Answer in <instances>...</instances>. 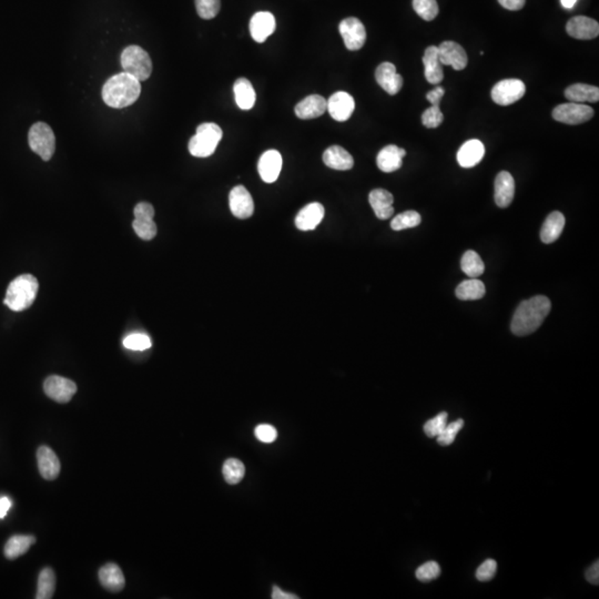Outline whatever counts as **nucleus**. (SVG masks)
Listing matches in <instances>:
<instances>
[{
    "label": "nucleus",
    "instance_id": "39",
    "mask_svg": "<svg viewBox=\"0 0 599 599\" xmlns=\"http://www.w3.org/2000/svg\"><path fill=\"white\" fill-rule=\"evenodd\" d=\"M198 15L202 19H212L219 14L221 8L220 0H194Z\"/></svg>",
    "mask_w": 599,
    "mask_h": 599
},
{
    "label": "nucleus",
    "instance_id": "30",
    "mask_svg": "<svg viewBox=\"0 0 599 599\" xmlns=\"http://www.w3.org/2000/svg\"><path fill=\"white\" fill-rule=\"evenodd\" d=\"M234 97L238 107L241 110H250L256 104V95L254 86L247 78H239L234 82Z\"/></svg>",
    "mask_w": 599,
    "mask_h": 599
},
{
    "label": "nucleus",
    "instance_id": "13",
    "mask_svg": "<svg viewBox=\"0 0 599 599\" xmlns=\"http://www.w3.org/2000/svg\"><path fill=\"white\" fill-rule=\"evenodd\" d=\"M229 205L231 212L238 219H248L254 214V199L243 186H236L231 190Z\"/></svg>",
    "mask_w": 599,
    "mask_h": 599
},
{
    "label": "nucleus",
    "instance_id": "11",
    "mask_svg": "<svg viewBox=\"0 0 599 599\" xmlns=\"http://www.w3.org/2000/svg\"><path fill=\"white\" fill-rule=\"evenodd\" d=\"M44 390L47 397L58 403H68L76 394V383L66 377L53 375L46 379Z\"/></svg>",
    "mask_w": 599,
    "mask_h": 599
},
{
    "label": "nucleus",
    "instance_id": "3",
    "mask_svg": "<svg viewBox=\"0 0 599 599\" xmlns=\"http://www.w3.org/2000/svg\"><path fill=\"white\" fill-rule=\"evenodd\" d=\"M39 285L34 276L23 274L10 282L3 303L15 312L30 307L36 300Z\"/></svg>",
    "mask_w": 599,
    "mask_h": 599
},
{
    "label": "nucleus",
    "instance_id": "25",
    "mask_svg": "<svg viewBox=\"0 0 599 599\" xmlns=\"http://www.w3.org/2000/svg\"><path fill=\"white\" fill-rule=\"evenodd\" d=\"M294 111L302 120L318 118L327 111V100L320 95H311L298 102Z\"/></svg>",
    "mask_w": 599,
    "mask_h": 599
},
{
    "label": "nucleus",
    "instance_id": "16",
    "mask_svg": "<svg viewBox=\"0 0 599 599\" xmlns=\"http://www.w3.org/2000/svg\"><path fill=\"white\" fill-rule=\"evenodd\" d=\"M283 159L278 150H267L260 158L258 171L262 180L267 183L276 182L282 170Z\"/></svg>",
    "mask_w": 599,
    "mask_h": 599
},
{
    "label": "nucleus",
    "instance_id": "35",
    "mask_svg": "<svg viewBox=\"0 0 599 599\" xmlns=\"http://www.w3.org/2000/svg\"><path fill=\"white\" fill-rule=\"evenodd\" d=\"M461 267L466 276L472 278H477L485 271V265L477 252L468 250L462 256Z\"/></svg>",
    "mask_w": 599,
    "mask_h": 599
},
{
    "label": "nucleus",
    "instance_id": "20",
    "mask_svg": "<svg viewBox=\"0 0 599 599\" xmlns=\"http://www.w3.org/2000/svg\"><path fill=\"white\" fill-rule=\"evenodd\" d=\"M406 151L395 144H388L384 146L377 158V164L381 171L391 173L399 170L403 164V158L406 157Z\"/></svg>",
    "mask_w": 599,
    "mask_h": 599
},
{
    "label": "nucleus",
    "instance_id": "47",
    "mask_svg": "<svg viewBox=\"0 0 599 599\" xmlns=\"http://www.w3.org/2000/svg\"><path fill=\"white\" fill-rule=\"evenodd\" d=\"M444 93V88L441 87V86H436L433 91H428V95H426V99L432 104V106H439Z\"/></svg>",
    "mask_w": 599,
    "mask_h": 599
},
{
    "label": "nucleus",
    "instance_id": "17",
    "mask_svg": "<svg viewBox=\"0 0 599 599\" xmlns=\"http://www.w3.org/2000/svg\"><path fill=\"white\" fill-rule=\"evenodd\" d=\"M566 31L569 36L575 39L589 40L596 38L599 35V25L596 20L585 16H577L571 18L567 25Z\"/></svg>",
    "mask_w": 599,
    "mask_h": 599
},
{
    "label": "nucleus",
    "instance_id": "6",
    "mask_svg": "<svg viewBox=\"0 0 599 599\" xmlns=\"http://www.w3.org/2000/svg\"><path fill=\"white\" fill-rule=\"evenodd\" d=\"M28 142L30 149L44 161L50 160L56 150L54 131L45 122H37L29 130Z\"/></svg>",
    "mask_w": 599,
    "mask_h": 599
},
{
    "label": "nucleus",
    "instance_id": "4",
    "mask_svg": "<svg viewBox=\"0 0 599 599\" xmlns=\"http://www.w3.org/2000/svg\"><path fill=\"white\" fill-rule=\"evenodd\" d=\"M222 135V129L217 124L206 122L200 124L197 133L189 141V151L193 157H210L217 149Z\"/></svg>",
    "mask_w": 599,
    "mask_h": 599
},
{
    "label": "nucleus",
    "instance_id": "26",
    "mask_svg": "<svg viewBox=\"0 0 599 599\" xmlns=\"http://www.w3.org/2000/svg\"><path fill=\"white\" fill-rule=\"evenodd\" d=\"M369 202L380 220H388L393 216V194L384 189H375L369 196Z\"/></svg>",
    "mask_w": 599,
    "mask_h": 599
},
{
    "label": "nucleus",
    "instance_id": "44",
    "mask_svg": "<svg viewBox=\"0 0 599 599\" xmlns=\"http://www.w3.org/2000/svg\"><path fill=\"white\" fill-rule=\"evenodd\" d=\"M443 120H444V115L441 111L439 106H432L428 108L422 115V124L430 129L439 127Z\"/></svg>",
    "mask_w": 599,
    "mask_h": 599
},
{
    "label": "nucleus",
    "instance_id": "10",
    "mask_svg": "<svg viewBox=\"0 0 599 599\" xmlns=\"http://www.w3.org/2000/svg\"><path fill=\"white\" fill-rule=\"evenodd\" d=\"M339 30L343 38L344 45L349 50H360L365 44V27L357 18L350 17L342 20Z\"/></svg>",
    "mask_w": 599,
    "mask_h": 599
},
{
    "label": "nucleus",
    "instance_id": "49",
    "mask_svg": "<svg viewBox=\"0 0 599 599\" xmlns=\"http://www.w3.org/2000/svg\"><path fill=\"white\" fill-rule=\"evenodd\" d=\"M525 1L526 0H498V3L508 10H520L525 6Z\"/></svg>",
    "mask_w": 599,
    "mask_h": 599
},
{
    "label": "nucleus",
    "instance_id": "2",
    "mask_svg": "<svg viewBox=\"0 0 599 599\" xmlns=\"http://www.w3.org/2000/svg\"><path fill=\"white\" fill-rule=\"evenodd\" d=\"M141 85L138 79L122 73L111 78L102 87L104 104L115 109H122L135 104L140 97Z\"/></svg>",
    "mask_w": 599,
    "mask_h": 599
},
{
    "label": "nucleus",
    "instance_id": "48",
    "mask_svg": "<svg viewBox=\"0 0 599 599\" xmlns=\"http://www.w3.org/2000/svg\"><path fill=\"white\" fill-rule=\"evenodd\" d=\"M586 580L588 582H591V585H598L599 584V562L596 560L593 565L587 569L585 571Z\"/></svg>",
    "mask_w": 599,
    "mask_h": 599
},
{
    "label": "nucleus",
    "instance_id": "1",
    "mask_svg": "<svg viewBox=\"0 0 599 599\" xmlns=\"http://www.w3.org/2000/svg\"><path fill=\"white\" fill-rule=\"evenodd\" d=\"M551 309L547 296H536L522 302L515 311L511 329L517 336L532 334L545 321Z\"/></svg>",
    "mask_w": 599,
    "mask_h": 599
},
{
    "label": "nucleus",
    "instance_id": "19",
    "mask_svg": "<svg viewBox=\"0 0 599 599\" xmlns=\"http://www.w3.org/2000/svg\"><path fill=\"white\" fill-rule=\"evenodd\" d=\"M38 468L45 479L54 481L60 474V461L54 450L48 446H40L37 450Z\"/></svg>",
    "mask_w": 599,
    "mask_h": 599
},
{
    "label": "nucleus",
    "instance_id": "43",
    "mask_svg": "<svg viewBox=\"0 0 599 599\" xmlns=\"http://www.w3.org/2000/svg\"><path fill=\"white\" fill-rule=\"evenodd\" d=\"M124 348L133 351H144L151 348V340L146 334L133 333L124 340Z\"/></svg>",
    "mask_w": 599,
    "mask_h": 599
},
{
    "label": "nucleus",
    "instance_id": "23",
    "mask_svg": "<svg viewBox=\"0 0 599 599\" xmlns=\"http://www.w3.org/2000/svg\"><path fill=\"white\" fill-rule=\"evenodd\" d=\"M485 155V146L482 141L472 139L465 142L457 152V161L462 168H473L479 164Z\"/></svg>",
    "mask_w": 599,
    "mask_h": 599
},
{
    "label": "nucleus",
    "instance_id": "36",
    "mask_svg": "<svg viewBox=\"0 0 599 599\" xmlns=\"http://www.w3.org/2000/svg\"><path fill=\"white\" fill-rule=\"evenodd\" d=\"M223 477L230 485H236L243 481L245 474V467L243 462L236 459H229L222 467Z\"/></svg>",
    "mask_w": 599,
    "mask_h": 599
},
{
    "label": "nucleus",
    "instance_id": "42",
    "mask_svg": "<svg viewBox=\"0 0 599 599\" xmlns=\"http://www.w3.org/2000/svg\"><path fill=\"white\" fill-rule=\"evenodd\" d=\"M441 575V567L439 564L430 560L423 565L419 566V569L415 571V576L419 582H428L436 580Z\"/></svg>",
    "mask_w": 599,
    "mask_h": 599
},
{
    "label": "nucleus",
    "instance_id": "21",
    "mask_svg": "<svg viewBox=\"0 0 599 599\" xmlns=\"http://www.w3.org/2000/svg\"><path fill=\"white\" fill-rule=\"evenodd\" d=\"M425 78L430 85H439L444 79L442 62L439 61V48L435 46H430L425 49L424 57Z\"/></svg>",
    "mask_w": 599,
    "mask_h": 599
},
{
    "label": "nucleus",
    "instance_id": "29",
    "mask_svg": "<svg viewBox=\"0 0 599 599\" xmlns=\"http://www.w3.org/2000/svg\"><path fill=\"white\" fill-rule=\"evenodd\" d=\"M565 227V217L560 211L551 212L549 217L546 218L542 230H540V239L546 245L553 243L560 238Z\"/></svg>",
    "mask_w": 599,
    "mask_h": 599
},
{
    "label": "nucleus",
    "instance_id": "37",
    "mask_svg": "<svg viewBox=\"0 0 599 599\" xmlns=\"http://www.w3.org/2000/svg\"><path fill=\"white\" fill-rule=\"evenodd\" d=\"M422 221L419 212L408 210L394 218L391 221V228L394 231H402L406 229L415 228Z\"/></svg>",
    "mask_w": 599,
    "mask_h": 599
},
{
    "label": "nucleus",
    "instance_id": "51",
    "mask_svg": "<svg viewBox=\"0 0 599 599\" xmlns=\"http://www.w3.org/2000/svg\"><path fill=\"white\" fill-rule=\"evenodd\" d=\"M12 502L6 496L0 498V520L6 516L9 509L12 507Z\"/></svg>",
    "mask_w": 599,
    "mask_h": 599
},
{
    "label": "nucleus",
    "instance_id": "22",
    "mask_svg": "<svg viewBox=\"0 0 599 599\" xmlns=\"http://www.w3.org/2000/svg\"><path fill=\"white\" fill-rule=\"evenodd\" d=\"M324 207L321 203L312 202L300 210L296 218V225L298 230H314L324 218Z\"/></svg>",
    "mask_w": 599,
    "mask_h": 599
},
{
    "label": "nucleus",
    "instance_id": "12",
    "mask_svg": "<svg viewBox=\"0 0 599 599\" xmlns=\"http://www.w3.org/2000/svg\"><path fill=\"white\" fill-rule=\"evenodd\" d=\"M354 98L345 91L333 93L327 102V110L330 115L336 122H343L349 120L354 113Z\"/></svg>",
    "mask_w": 599,
    "mask_h": 599
},
{
    "label": "nucleus",
    "instance_id": "5",
    "mask_svg": "<svg viewBox=\"0 0 599 599\" xmlns=\"http://www.w3.org/2000/svg\"><path fill=\"white\" fill-rule=\"evenodd\" d=\"M122 66L124 73L144 82L152 73V61L149 54L139 46H129L122 51Z\"/></svg>",
    "mask_w": 599,
    "mask_h": 599
},
{
    "label": "nucleus",
    "instance_id": "40",
    "mask_svg": "<svg viewBox=\"0 0 599 599\" xmlns=\"http://www.w3.org/2000/svg\"><path fill=\"white\" fill-rule=\"evenodd\" d=\"M463 426H464V421L462 419H456L455 422L446 425L444 430H442V433L437 436V443L441 446H448V445L453 444L456 435L459 434Z\"/></svg>",
    "mask_w": 599,
    "mask_h": 599
},
{
    "label": "nucleus",
    "instance_id": "34",
    "mask_svg": "<svg viewBox=\"0 0 599 599\" xmlns=\"http://www.w3.org/2000/svg\"><path fill=\"white\" fill-rule=\"evenodd\" d=\"M56 588V575L50 567H46L40 571L37 586V599H50L54 596Z\"/></svg>",
    "mask_w": 599,
    "mask_h": 599
},
{
    "label": "nucleus",
    "instance_id": "52",
    "mask_svg": "<svg viewBox=\"0 0 599 599\" xmlns=\"http://www.w3.org/2000/svg\"><path fill=\"white\" fill-rule=\"evenodd\" d=\"M560 1H562L564 8L571 9L575 6L577 0H560Z\"/></svg>",
    "mask_w": 599,
    "mask_h": 599
},
{
    "label": "nucleus",
    "instance_id": "45",
    "mask_svg": "<svg viewBox=\"0 0 599 599\" xmlns=\"http://www.w3.org/2000/svg\"><path fill=\"white\" fill-rule=\"evenodd\" d=\"M497 571V563L494 560H486L476 571V578L479 582H490Z\"/></svg>",
    "mask_w": 599,
    "mask_h": 599
},
{
    "label": "nucleus",
    "instance_id": "41",
    "mask_svg": "<svg viewBox=\"0 0 599 599\" xmlns=\"http://www.w3.org/2000/svg\"><path fill=\"white\" fill-rule=\"evenodd\" d=\"M448 414L442 412L424 424V432L428 437H437L448 425Z\"/></svg>",
    "mask_w": 599,
    "mask_h": 599
},
{
    "label": "nucleus",
    "instance_id": "8",
    "mask_svg": "<svg viewBox=\"0 0 599 599\" xmlns=\"http://www.w3.org/2000/svg\"><path fill=\"white\" fill-rule=\"evenodd\" d=\"M135 221L133 227L135 234L144 240L149 241L157 236V225L153 221L155 209L148 202H140L135 208Z\"/></svg>",
    "mask_w": 599,
    "mask_h": 599
},
{
    "label": "nucleus",
    "instance_id": "9",
    "mask_svg": "<svg viewBox=\"0 0 599 599\" xmlns=\"http://www.w3.org/2000/svg\"><path fill=\"white\" fill-rule=\"evenodd\" d=\"M593 117V109L586 104L569 102L560 104L553 110V118L566 124H580Z\"/></svg>",
    "mask_w": 599,
    "mask_h": 599
},
{
    "label": "nucleus",
    "instance_id": "24",
    "mask_svg": "<svg viewBox=\"0 0 599 599\" xmlns=\"http://www.w3.org/2000/svg\"><path fill=\"white\" fill-rule=\"evenodd\" d=\"M515 196V181L507 171H501L495 179V203L500 208H507Z\"/></svg>",
    "mask_w": 599,
    "mask_h": 599
},
{
    "label": "nucleus",
    "instance_id": "15",
    "mask_svg": "<svg viewBox=\"0 0 599 599\" xmlns=\"http://www.w3.org/2000/svg\"><path fill=\"white\" fill-rule=\"evenodd\" d=\"M377 82L388 95L394 96L403 87V78L397 73V67L391 62H383L375 70Z\"/></svg>",
    "mask_w": 599,
    "mask_h": 599
},
{
    "label": "nucleus",
    "instance_id": "31",
    "mask_svg": "<svg viewBox=\"0 0 599 599\" xmlns=\"http://www.w3.org/2000/svg\"><path fill=\"white\" fill-rule=\"evenodd\" d=\"M565 97L569 102L577 104L597 102L599 100V89L598 87L586 84H574L566 89Z\"/></svg>",
    "mask_w": 599,
    "mask_h": 599
},
{
    "label": "nucleus",
    "instance_id": "50",
    "mask_svg": "<svg viewBox=\"0 0 599 599\" xmlns=\"http://www.w3.org/2000/svg\"><path fill=\"white\" fill-rule=\"evenodd\" d=\"M272 598L273 599H298V597L296 596V595H293V593H287V591H282L281 588H278V586H273Z\"/></svg>",
    "mask_w": 599,
    "mask_h": 599
},
{
    "label": "nucleus",
    "instance_id": "33",
    "mask_svg": "<svg viewBox=\"0 0 599 599\" xmlns=\"http://www.w3.org/2000/svg\"><path fill=\"white\" fill-rule=\"evenodd\" d=\"M456 296L463 301H474L483 298L486 293V287L481 280L472 278L462 282L459 287H456Z\"/></svg>",
    "mask_w": 599,
    "mask_h": 599
},
{
    "label": "nucleus",
    "instance_id": "18",
    "mask_svg": "<svg viewBox=\"0 0 599 599\" xmlns=\"http://www.w3.org/2000/svg\"><path fill=\"white\" fill-rule=\"evenodd\" d=\"M276 30V18L271 12H259L250 20V34L256 43H265Z\"/></svg>",
    "mask_w": 599,
    "mask_h": 599
},
{
    "label": "nucleus",
    "instance_id": "38",
    "mask_svg": "<svg viewBox=\"0 0 599 599\" xmlns=\"http://www.w3.org/2000/svg\"><path fill=\"white\" fill-rule=\"evenodd\" d=\"M413 8L419 17L432 21L439 15V5L436 0H413Z\"/></svg>",
    "mask_w": 599,
    "mask_h": 599
},
{
    "label": "nucleus",
    "instance_id": "28",
    "mask_svg": "<svg viewBox=\"0 0 599 599\" xmlns=\"http://www.w3.org/2000/svg\"><path fill=\"white\" fill-rule=\"evenodd\" d=\"M99 580L107 591L119 593L126 585L124 573L118 565L107 564L99 571Z\"/></svg>",
    "mask_w": 599,
    "mask_h": 599
},
{
    "label": "nucleus",
    "instance_id": "27",
    "mask_svg": "<svg viewBox=\"0 0 599 599\" xmlns=\"http://www.w3.org/2000/svg\"><path fill=\"white\" fill-rule=\"evenodd\" d=\"M323 162L331 169L346 171L354 166V159L340 146H331L323 153Z\"/></svg>",
    "mask_w": 599,
    "mask_h": 599
},
{
    "label": "nucleus",
    "instance_id": "7",
    "mask_svg": "<svg viewBox=\"0 0 599 599\" xmlns=\"http://www.w3.org/2000/svg\"><path fill=\"white\" fill-rule=\"evenodd\" d=\"M526 86L520 79H505L497 82L492 89L493 102L500 106H509L523 98Z\"/></svg>",
    "mask_w": 599,
    "mask_h": 599
},
{
    "label": "nucleus",
    "instance_id": "46",
    "mask_svg": "<svg viewBox=\"0 0 599 599\" xmlns=\"http://www.w3.org/2000/svg\"><path fill=\"white\" fill-rule=\"evenodd\" d=\"M254 434H256V439H259L260 442L265 443V444H270V443L274 442L276 437H278V432H276V428L269 424L258 425L256 430H254Z\"/></svg>",
    "mask_w": 599,
    "mask_h": 599
},
{
    "label": "nucleus",
    "instance_id": "14",
    "mask_svg": "<svg viewBox=\"0 0 599 599\" xmlns=\"http://www.w3.org/2000/svg\"><path fill=\"white\" fill-rule=\"evenodd\" d=\"M439 48V61L443 66H450L455 70H463L467 66L468 58L466 51L455 41H444Z\"/></svg>",
    "mask_w": 599,
    "mask_h": 599
},
{
    "label": "nucleus",
    "instance_id": "32",
    "mask_svg": "<svg viewBox=\"0 0 599 599\" xmlns=\"http://www.w3.org/2000/svg\"><path fill=\"white\" fill-rule=\"evenodd\" d=\"M35 543H36V538L34 536L15 535L7 542L5 549H3V554L8 560H16L18 557L26 554Z\"/></svg>",
    "mask_w": 599,
    "mask_h": 599
}]
</instances>
